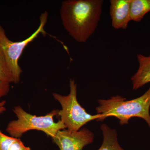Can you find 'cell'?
<instances>
[{"mask_svg": "<svg viewBox=\"0 0 150 150\" xmlns=\"http://www.w3.org/2000/svg\"><path fill=\"white\" fill-rule=\"evenodd\" d=\"M103 0H66L60 10L62 25L76 42L85 43L98 25Z\"/></svg>", "mask_w": 150, "mask_h": 150, "instance_id": "obj_1", "label": "cell"}, {"mask_svg": "<svg viewBox=\"0 0 150 150\" xmlns=\"http://www.w3.org/2000/svg\"><path fill=\"white\" fill-rule=\"evenodd\" d=\"M96 108L97 114L104 115V119L109 117L118 118L120 125H126L133 117L144 119L150 128V87L142 96L126 100L120 96H112L108 99H98Z\"/></svg>", "mask_w": 150, "mask_h": 150, "instance_id": "obj_2", "label": "cell"}, {"mask_svg": "<svg viewBox=\"0 0 150 150\" xmlns=\"http://www.w3.org/2000/svg\"><path fill=\"white\" fill-rule=\"evenodd\" d=\"M13 110L17 119L9 122L6 128L11 137L20 138L25 132L35 130L43 131L52 139L58 131L66 129L61 120L57 122L54 121V117L58 115L59 110H54L40 116L28 113L20 105L14 107Z\"/></svg>", "mask_w": 150, "mask_h": 150, "instance_id": "obj_3", "label": "cell"}, {"mask_svg": "<svg viewBox=\"0 0 150 150\" xmlns=\"http://www.w3.org/2000/svg\"><path fill=\"white\" fill-rule=\"evenodd\" d=\"M69 86L70 92L68 95H62L56 93H53L54 99L62 106V109L58 111V115L66 129L77 131L90 121H104L103 114L91 115L79 103L77 97V85L74 79H70Z\"/></svg>", "mask_w": 150, "mask_h": 150, "instance_id": "obj_4", "label": "cell"}, {"mask_svg": "<svg viewBox=\"0 0 150 150\" xmlns=\"http://www.w3.org/2000/svg\"><path fill=\"white\" fill-rule=\"evenodd\" d=\"M48 17V12L45 11L41 14L40 17V24L35 32L24 40L16 42L12 41L7 37L5 30L0 25V49L13 74L15 83H18L20 81L22 72L19 65V60L24 49L30 43L37 38L39 34L46 35L44 27Z\"/></svg>", "mask_w": 150, "mask_h": 150, "instance_id": "obj_5", "label": "cell"}, {"mask_svg": "<svg viewBox=\"0 0 150 150\" xmlns=\"http://www.w3.org/2000/svg\"><path fill=\"white\" fill-rule=\"evenodd\" d=\"M52 139L60 150H82L93 142L94 135L86 128L77 131L64 129L58 131Z\"/></svg>", "mask_w": 150, "mask_h": 150, "instance_id": "obj_6", "label": "cell"}, {"mask_svg": "<svg viewBox=\"0 0 150 150\" xmlns=\"http://www.w3.org/2000/svg\"><path fill=\"white\" fill-rule=\"evenodd\" d=\"M131 0H110V14L112 27L115 29H126L130 18Z\"/></svg>", "mask_w": 150, "mask_h": 150, "instance_id": "obj_7", "label": "cell"}, {"mask_svg": "<svg viewBox=\"0 0 150 150\" xmlns=\"http://www.w3.org/2000/svg\"><path fill=\"white\" fill-rule=\"evenodd\" d=\"M137 58L139 69L131 79L134 90H137L150 83V55L146 56L137 54Z\"/></svg>", "mask_w": 150, "mask_h": 150, "instance_id": "obj_8", "label": "cell"}, {"mask_svg": "<svg viewBox=\"0 0 150 150\" xmlns=\"http://www.w3.org/2000/svg\"><path fill=\"white\" fill-rule=\"evenodd\" d=\"M102 132L103 142L98 150H125L119 144L118 133L115 129L110 128L106 124L100 126Z\"/></svg>", "mask_w": 150, "mask_h": 150, "instance_id": "obj_9", "label": "cell"}, {"mask_svg": "<svg viewBox=\"0 0 150 150\" xmlns=\"http://www.w3.org/2000/svg\"><path fill=\"white\" fill-rule=\"evenodd\" d=\"M150 11V0H131L130 4L131 21L139 22Z\"/></svg>", "mask_w": 150, "mask_h": 150, "instance_id": "obj_10", "label": "cell"}, {"mask_svg": "<svg viewBox=\"0 0 150 150\" xmlns=\"http://www.w3.org/2000/svg\"><path fill=\"white\" fill-rule=\"evenodd\" d=\"M0 81L14 83V78L5 57L0 49Z\"/></svg>", "mask_w": 150, "mask_h": 150, "instance_id": "obj_11", "label": "cell"}, {"mask_svg": "<svg viewBox=\"0 0 150 150\" xmlns=\"http://www.w3.org/2000/svg\"><path fill=\"white\" fill-rule=\"evenodd\" d=\"M15 138L7 136L0 130V150H9Z\"/></svg>", "mask_w": 150, "mask_h": 150, "instance_id": "obj_12", "label": "cell"}, {"mask_svg": "<svg viewBox=\"0 0 150 150\" xmlns=\"http://www.w3.org/2000/svg\"><path fill=\"white\" fill-rule=\"evenodd\" d=\"M9 150H31L30 148L25 146L19 138H16L10 146Z\"/></svg>", "mask_w": 150, "mask_h": 150, "instance_id": "obj_13", "label": "cell"}, {"mask_svg": "<svg viewBox=\"0 0 150 150\" xmlns=\"http://www.w3.org/2000/svg\"><path fill=\"white\" fill-rule=\"evenodd\" d=\"M10 91V83L0 81V100L8 94Z\"/></svg>", "mask_w": 150, "mask_h": 150, "instance_id": "obj_14", "label": "cell"}, {"mask_svg": "<svg viewBox=\"0 0 150 150\" xmlns=\"http://www.w3.org/2000/svg\"><path fill=\"white\" fill-rule=\"evenodd\" d=\"M6 103V100H2L0 102V113H2L6 110L5 105Z\"/></svg>", "mask_w": 150, "mask_h": 150, "instance_id": "obj_15", "label": "cell"}]
</instances>
